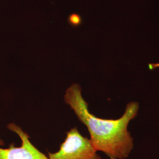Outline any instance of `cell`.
I'll return each mask as SVG.
<instances>
[{
  "label": "cell",
  "mask_w": 159,
  "mask_h": 159,
  "mask_svg": "<svg viewBox=\"0 0 159 159\" xmlns=\"http://www.w3.org/2000/svg\"><path fill=\"white\" fill-rule=\"evenodd\" d=\"M64 100L87 128L90 142L97 152H102L110 159H125L129 157L134 143L127 127L131 120L138 114V102L128 103L123 115L118 119H104L90 112L89 104L83 97L79 84L68 87Z\"/></svg>",
  "instance_id": "cell-1"
},
{
  "label": "cell",
  "mask_w": 159,
  "mask_h": 159,
  "mask_svg": "<svg viewBox=\"0 0 159 159\" xmlns=\"http://www.w3.org/2000/svg\"><path fill=\"white\" fill-rule=\"evenodd\" d=\"M48 154V159H101L90 140L82 136L77 127L66 133L58 152Z\"/></svg>",
  "instance_id": "cell-2"
},
{
  "label": "cell",
  "mask_w": 159,
  "mask_h": 159,
  "mask_svg": "<svg viewBox=\"0 0 159 159\" xmlns=\"http://www.w3.org/2000/svg\"><path fill=\"white\" fill-rule=\"evenodd\" d=\"M7 129L17 134L21 141L19 147L11 143L8 148H2L4 142L0 138V159H48V156L42 153L30 140L27 132L14 123L7 125Z\"/></svg>",
  "instance_id": "cell-3"
},
{
  "label": "cell",
  "mask_w": 159,
  "mask_h": 159,
  "mask_svg": "<svg viewBox=\"0 0 159 159\" xmlns=\"http://www.w3.org/2000/svg\"><path fill=\"white\" fill-rule=\"evenodd\" d=\"M70 21L73 24H78L80 22V18L77 14H73L70 17Z\"/></svg>",
  "instance_id": "cell-4"
}]
</instances>
